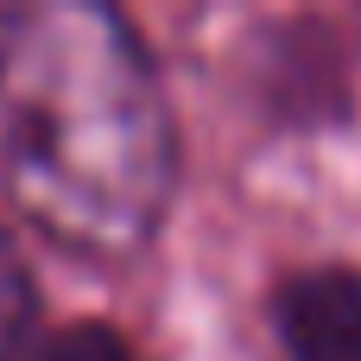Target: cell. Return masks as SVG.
Returning a JSON list of instances; mask_svg holds the SVG:
<instances>
[{"label":"cell","mask_w":361,"mask_h":361,"mask_svg":"<svg viewBox=\"0 0 361 361\" xmlns=\"http://www.w3.org/2000/svg\"><path fill=\"white\" fill-rule=\"evenodd\" d=\"M171 171V108L114 13H0V178L44 235L133 254L165 222Z\"/></svg>","instance_id":"6da1fadb"},{"label":"cell","mask_w":361,"mask_h":361,"mask_svg":"<svg viewBox=\"0 0 361 361\" xmlns=\"http://www.w3.org/2000/svg\"><path fill=\"white\" fill-rule=\"evenodd\" d=\"M273 317L292 361H361V279L343 267L286 279Z\"/></svg>","instance_id":"7a4b0ae2"},{"label":"cell","mask_w":361,"mask_h":361,"mask_svg":"<svg viewBox=\"0 0 361 361\" xmlns=\"http://www.w3.org/2000/svg\"><path fill=\"white\" fill-rule=\"evenodd\" d=\"M32 324H38V286H32L25 254L0 228V355H19L25 336H32Z\"/></svg>","instance_id":"3957f363"}]
</instances>
